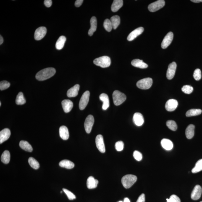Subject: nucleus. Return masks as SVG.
<instances>
[{"instance_id": "49", "label": "nucleus", "mask_w": 202, "mask_h": 202, "mask_svg": "<svg viewBox=\"0 0 202 202\" xmlns=\"http://www.w3.org/2000/svg\"><path fill=\"white\" fill-rule=\"evenodd\" d=\"M191 1L193 2L198 3L200 2H202V0H192Z\"/></svg>"}, {"instance_id": "11", "label": "nucleus", "mask_w": 202, "mask_h": 202, "mask_svg": "<svg viewBox=\"0 0 202 202\" xmlns=\"http://www.w3.org/2000/svg\"><path fill=\"white\" fill-rule=\"evenodd\" d=\"M47 32V30L46 27H39L36 30L34 38L35 39L39 40L43 39L46 36Z\"/></svg>"}, {"instance_id": "52", "label": "nucleus", "mask_w": 202, "mask_h": 202, "mask_svg": "<svg viewBox=\"0 0 202 202\" xmlns=\"http://www.w3.org/2000/svg\"><path fill=\"white\" fill-rule=\"evenodd\" d=\"M1 106V102H0V106Z\"/></svg>"}, {"instance_id": "10", "label": "nucleus", "mask_w": 202, "mask_h": 202, "mask_svg": "<svg viewBox=\"0 0 202 202\" xmlns=\"http://www.w3.org/2000/svg\"><path fill=\"white\" fill-rule=\"evenodd\" d=\"M176 67L177 64L175 62H173L169 64L168 66L167 74H166L168 80H171L173 78L175 75Z\"/></svg>"}, {"instance_id": "20", "label": "nucleus", "mask_w": 202, "mask_h": 202, "mask_svg": "<svg viewBox=\"0 0 202 202\" xmlns=\"http://www.w3.org/2000/svg\"><path fill=\"white\" fill-rule=\"evenodd\" d=\"M59 135L61 138L63 140H67L69 138L68 129L65 126H62L59 128Z\"/></svg>"}, {"instance_id": "13", "label": "nucleus", "mask_w": 202, "mask_h": 202, "mask_svg": "<svg viewBox=\"0 0 202 202\" xmlns=\"http://www.w3.org/2000/svg\"><path fill=\"white\" fill-rule=\"evenodd\" d=\"M178 103L176 100L171 99L168 100L166 102L165 108L166 110L169 111H172L176 109Z\"/></svg>"}, {"instance_id": "53", "label": "nucleus", "mask_w": 202, "mask_h": 202, "mask_svg": "<svg viewBox=\"0 0 202 202\" xmlns=\"http://www.w3.org/2000/svg\"><path fill=\"white\" fill-rule=\"evenodd\" d=\"M123 202L121 201H119V202Z\"/></svg>"}, {"instance_id": "14", "label": "nucleus", "mask_w": 202, "mask_h": 202, "mask_svg": "<svg viewBox=\"0 0 202 202\" xmlns=\"http://www.w3.org/2000/svg\"><path fill=\"white\" fill-rule=\"evenodd\" d=\"M143 31L144 28L143 27H140L135 29V30L132 31L131 33L127 37V40L129 41H132L139 35H141L143 33Z\"/></svg>"}, {"instance_id": "5", "label": "nucleus", "mask_w": 202, "mask_h": 202, "mask_svg": "<svg viewBox=\"0 0 202 202\" xmlns=\"http://www.w3.org/2000/svg\"><path fill=\"white\" fill-rule=\"evenodd\" d=\"M152 84V79L147 77L138 81L136 85L139 88L142 90H147L151 88Z\"/></svg>"}, {"instance_id": "21", "label": "nucleus", "mask_w": 202, "mask_h": 202, "mask_svg": "<svg viewBox=\"0 0 202 202\" xmlns=\"http://www.w3.org/2000/svg\"><path fill=\"white\" fill-rule=\"evenodd\" d=\"M100 99L103 102L102 109L104 110L107 109L109 106V100L107 94L105 93L101 94L100 96Z\"/></svg>"}, {"instance_id": "50", "label": "nucleus", "mask_w": 202, "mask_h": 202, "mask_svg": "<svg viewBox=\"0 0 202 202\" xmlns=\"http://www.w3.org/2000/svg\"><path fill=\"white\" fill-rule=\"evenodd\" d=\"M3 42H4V39H3V37L2 36H0V45L2 44Z\"/></svg>"}, {"instance_id": "38", "label": "nucleus", "mask_w": 202, "mask_h": 202, "mask_svg": "<svg viewBox=\"0 0 202 202\" xmlns=\"http://www.w3.org/2000/svg\"><path fill=\"white\" fill-rule=\"evenodd\" d=\"M103 26L106 31L110 32L113 28L112 24L110 20L107 19L104 21Z\"/></svg>"}, {"instance_id": "16", "label": "nucleus", "mask_w": 202, "mask_h": 202, "mask_svg": "<svg viewBox=\"0 0 202 202\" xmlns=\"http://www.w3.org/2000/svg\"><path fill=\"white\" fill-rule=\"evenodd\" d=\"M11 135V132L9 129L6 128L0 132V143L2 144L7 140Z\"/></svg>"}, {"instance_id": "32", "label": "nucleus", "mask_w": 202, "mask_h": 202, "mask_svg": "<svg viewBox=\"0 0 202 202\" xmlns=\"http://www.w3.org/2000/svg\"><path fill=\"white\" fill-rule=\"evenodd\" d=\"M112 24L113 28L116 29L120 23V18L119 16L115 15L111 18L110 20Z\"/></svg>"}, {"instance_id": "55", "label": "nucleus", "mask_w": 202, "mask_h": 202, "mask_svg": "<svg viewBox=\"0 0 202 202\" xmlns=\"http://www.w3.org/2000/svg\"><path fill=\"white\" fill-rule=\"evenodd\" d=\"M62 193V191H61V193Z\"/></svg>"}, {"instance_id": "9", "label": "nucleus", "mask_w": 202, "mask_h": 202, "mask_svg": "<svg viewBox=\"0 0 202 202\" xmlns=\"http://www.w3.org/2000/svg\"><path fill=\"white\" fill-rule=\"evenodd\" d=\"M173 39V34L172 32H169L164 37L161 43V47L163 49H166L172 43Z\"/></svg>"}, {"instance_id": "54", "label": "nucleus", "mask_w": 202, "mask_h": 202, "mask_svg": "<svg viewBox=\"0 0 202 202\" xmlns=\"http://www.w3.org/2000/svg\"><path fill=\"white\" fill-rule=\"evenodd\" d=\"M201 190H202V187H201Z\"/></svg>"}, {"instance_id": "18", "label": "nucleus", "mask_w": 202, "mask_h": 202, "mask_svg": "<svg viewBox=\"0 0 202 202\" xmlns=\"http://www.w3.org/2000/svg\"><path fill=\"white\" fill-rule=\"evenodd\" d=\"M62 107L65 113H69L72 110L74 104L69 100H64L61 102Z\"/></svg>"}, {"instance_id": "36", "label": "nucleus", "mask_w": 202, "mask_h": 202, "mask_svg": "<svg viewBox=\"0 0 202 202\" xmlns=\"http://www.w3.org/2000/svg\"><path fill=\"white\" fill-rule=\"evenodd\" d=\"M202 170V159L197 162L195 167L192 169V172L193 173H196Z\"/></svg>"}, {"instance_id": "51", "label": "nucleus", "mask_w": 202, "mask_h": 202, "mask_svg": "<svg viewBox=\"0 0 202 202\" xmlns=\"http://www.w3.org/2000/svg\"><path fill=\"white\" fill-rule=\"evenodd\" d=\"M123 202H130V200L128 198H124Z\"/></svg>"}, {"instance_id": "28", "label": "nucleus", "mask_w": 202, "mask_h": 202, "mask_svg": "<svg viewBox=\"0 0 202 202\" xmlns=\"http://www.w3.org/2000/svg\"><path fill=\"white\" fill-rule=\"evenodd\" d=\"M59 165L61 167L69 169H73L75 166V164L72 161L66 159L61 161Z\"/></svg>"}, {"instance_id": "46", "label": "nucleus", "mask_w": 202, "mask_h": 202, "mask_svg": "<svg viewBox=\"0 0 202 202\" xmlns=\"http://www.w3.org/2000/svg\"><path fill=\"white\" fill-rule=\"evenodd\" d=\"M145 198L144 194L142 193L139 197L136 202H145Z\"/></svg>"}, {"instance_id": "19", "label": "nucleus", "mask_w": 202, "mask_h": 202, "mask_svg": "<svg viewBox=\"0 0 202 202\" xmlns=\"http://www.w3.org/2000/svg\"><path fill=\"white\" fill-rule=\"evenodd\" d=\"M80 86L79 84H76L69 89L68 90L67 93V95L69 98H74L77 96L78 95V92L80 90Z\"/></svg>"}, {"instance_id": "34", "label": "nucleus", "mask_w": 202, "mask_h": 202, "mask_svg": "<svg viewBox=\"0 0 202 202\" xmlns=\"http://www.w3.org/2000/svg\"><path fill=\"white\" fill-rule=\"evenodd\" d=\"M26 103L23 94L22 92H20L17 95L16 99V103L17 105H23Z\"/></svg>"}, {"instance_id": "17", "label": "nucleus", "mask_w": 202, "mask_h": 202, "mask_svg": "<svg viewBox=\"0 0 202 202\" xmlns=\"http://www.w3.org/2000/svg\"><path fill=\"white\" fill-rule=\"evenodd\" d=\"M134 123L138 126H142L144 122L143 115L140 113L137 112L134 114L133 117Z\"/></svg>"}, {"instance_id": "42", "label": "nucleus", "mask_w": 202, "mask_h": 202, "mask_svg": "<svg viewBox=\"0 0 202 202\" xmlns=\"http://www.w3.org/2000/svg\"><path fill=\"white\" fill-rule=\"evenodd\" d=\"M63 191L67 195V196L69 200H72L75 199L76 198L75 195L72 192L69 191L68 190H67L65 188L63 189Z\"/></svg>"}, {"instance_id": "8", "label": "nucleus", "mask_w": 202, "mask_h": 202, "mask_svg": "<svg viewBox=\"0 0 202 202\" xmlns=\"http://www.w3.org/2000/svg\"><path fill=\"white\" fill-rule=\"evenodd\" d=\"M94 122V118L93 115H89L87 116L84 123L85 129L87 133L89 134L91 132Z\"/></svg>"}, {"instance_id": "12", "label": "nucleus", "mask_w": 202, "mask_h": 202, "mask_svg": "<svg viewBox=\"0 0 202 202\" xmlns=\"http://www.w3.org/2000/svg\"><path fill=\"white\" fill-rule=\"evenodd\" d=\"M96 143L97 148L101 153L105 152V148L102 135H97L96 139Z\"/></svg>"}, {"instance_id": "56", "label": "nucleus", "mask_w": 202, "mask_h": 202, "mask_svg": "<svg viewBox=\"0 0 202 202\" xmlns=\"http://www.w3.org/2000/svg\"><path fill=\"white\" fill-rule=\"evenodd\" d=\"M202 202V201H201V202Z\"/></svg>"}, {"instance_id": "41", "label": "nucleus", "mask_w": 202, "mask_h": 202, "mask_svg": "<svg viewBox=\"0 0 202 202\" xmlns=\"http://www.w3.org/2000/svg\"><path fill=\"white\" fill-rule=\"evenodd\" d=\"M193 77L196 80H199L201 78V72L199 69H195L193 74Z\"/></svg>"}, {"instance_id": "24", "label": "nucleus", "mask_w": 202, "mask_h": 202, "mask_svg": "<svg viewBox=\"0 0 202 202\" xmlns=\"http://www.w3.org/2000/svg\"><path fill=\"white\" fill-rule=\"evenodd\" d=\"M161 145L167 151L172 150L173 147V142L168 139H164L162 140Z\"/></svg>"}, {"instance_id": "33", "label": "nucleus", "mask_w": 202, "mask_h": 202, "mask_svg": "<svg viewBox=\"0 0 202 202\" xmlns=\"http://www.w3.org/2000/svg\"><path fill=\"white\" fill-rule=\"evenodd\" d=\"M202 111L200 109H191L187 111L186 114L187 117L196 116L200 115L201 114Z\"/></svg>"}, {"instance_id": "43", "label": "nucleus", "mask_w": 202, "mask_h": 202, "mask_svg": "<svg viewBox=\"0 0 202 202\" xmlns=\"http://www.w3.org/2000/svg\"><path fill=\"white\" fill-rule=\"evenodd\" d=\"M115 147L116 151H121L123 149L124 147V144L123 142L119 141L116 142L115 145Z\"/></svg>"}, {"instance_id": "35", "label": "nucleus", "mask_w": 202, "mask_h": 202, "mask_svg": "<svg viewBox=\"0 0 202 202\" xmlns=\"http://www.w3.org/2000/svg\"><path fill=\"white\" fill-rule=\"evenodd\" d=\"M28 162L31 167L34 169H37L39 168V163L33 158H29Z\"/></svg>"}, {"instance_id": "4", "label": "nucleus", "mask_w": 202, "mask_h": 202, "mask_svg": "<svg viewBox=\"0 0 202 202\" xmlns=\"http://www.w3.org/2000/svg\"><path fill=\"white\" fill-rule=\"evenodd\" d=\"M112 97L114 104L116 106L120 105L126 99L125 95L118 90H116L114 92Z\"/></svg>"}, {"instance_id": "45", "label": "nucleus", "mask_w": 202, "mask_h": 202, "mask_svg": "<svg viewBox=\"0 0 202 202\" xmlns=\"http://www.w3.org/2000/svg\"><path fill=\"white\" fill-rule=\"evenodd\" d=\"M133 156L135 159L139 161H141L142 158H143L142 153L140 152L137 151H134Z\"/></svg>"}, {"instance_id": "30", "label": "nucleus", "mask_w": 202, "mask_h": 202, "mask_svg": "<svg viewBox=\"0 0 202 202\" xmlns=\"http://www.w3.org/2000/svg\"><path fill=\"white\" fill-rule=\"evenodd\" d=\"M19 146L22 149L26 151L32 152L33 151V148L31 145L27 141L22 140L19 143Z\"/></svg>"}, {"instance_id": "27", "label": "nucleus", "mask_w": 202, "mask_h": 202, "mask_svg": "<svg viewBox=\"0 0 202 202\" xmlns=\"http://www.w3.org/2000/svg\"><path fill=\"white\" fill-rule=\"evenodd\" d=\"M195 126L190 124L187 126L185 134L187 139H190L193 138L194 135Z\"/></svg>"}, {"instance_id": "37", "label": "nucleus", "mask_w": 202, "mask_h": 202, "mask_svg": "<svg viewBox=\"0 0 202 202\" xmlns=\"http://www.w3.org/2000/svg\"><path fill=\"white\" fill-rule=\"evenodd\" d=\"M166 125L171 130L175 131L177 130V126L175 121L173 120L168 121L166 123Z\"/></svg>"}, {"instance_id": "22", "label": "nucleus", "mask_w": 202, "mask_h": 202, "mask_svg": "<svg viewBox=\"0 0 202 202\" xmlns=\"http://www.w3.org/2000/svg\"><path fill=\"white\" fill-rule=\"evenodd\" d=\"M91 27L88 31V34L90 36H92L94 32H96L97 28V20L96 17H93L90 21Z\"/></svg>"}, {"instance_id": "47", "label": "nucleus", "mask_w": 202, "mask_h": 202, "mask_svg": "<svg viewBox=\"0 0 202 202\" xmlns=\"http://www.w3.org/2000/svg\"><path fill=\"white\" fill-rule=\"evenodd\" d=\"M44 4L45 6L49 8L51 7L52 4V1L51 0H45L44 1Z\"/></svg>"}, {"instance_id": "2", "label": "nucleus", "mask_w": 202, "mask_h": 202, "mask_svg": "<svg viewBox=\"0 0 202 202\" xmlns=\"http://www.w3.org/2000/svg\"><path fill=\"white\" fill-rule=\"evenodd\" d=\"M137 177L132 174H128L123 177L121 182L123 187L126 189L131 187L137 181Z\"/></svg>"}, {"instance_id": "1", "label": "nucleus", "mask_w": 202, "mask_h": 202, "mask_svg": "<svg viewBox=\"0 0 202 202\" xmlns=\"http://www.w3.org/2000/svg\"><path fill=\"white\" fill-rule=\"evenodd\" d=\"M56 73V69L54 68H46L39 71L36 75V78L39 81L46 80L53 77Z\"/></svg>"}, {"instance_id": "31", "label": "nucleus", "mask_w": 202, "mask_h": 202, "mask_svg": "<svg viewBox=\"0 0 202 202\" xmlns=\"http://www.w3.org/2000/svg\"><path fill=\"white\" fill-rule=\"evenodd\" d=\"M10 153L9 151H5L2 155L1 160L4 164H9L10 160Z\"/></svg>"}, {"instance_id": "7", "label": "nucleus", "mask_w": 202, "mask_h": 202, "mask_svg": "<svg viewBox=\"0 0 202 202\" xmlns=\"http://www.w3.org/2000/svg\"><path fill=\"white\" fill-rule=\"evenodd\" d=\"M90 95V92L88 91L85 92L82 95L79 103V108L81 110L84 109L88 104L89 101Z\"/></svg>"}, {"instance_id": "26", "label": "nucleus", "mask_w": 202, "mask_h": 202, "mask_svg": "<svg viewBox=\"0 0 202 202\" xmlns=\"http://www.w3.org/2000/svg\"><path fill=\"white\" fill-rule=\"evenodd\" d=\"M123 5L122 0H114L111 6V10L113 12H116L122 7Z\"/></svg>"}, {"instance_id": "25", "label": "nucleus", "mask_w": 202, "mask_h": 202, "mask_svg": "<svg viewBox=\"0 0 202 202\" xmlns=\"http://www.w3.org/2000/svg\"><path fill=\"white\" fill-rule=\"evenodd\" d=\"M131 64L134 67L139 68L145 69L148 67V64L144 62L143 60L140 59L134 60L132 61Z\"/></svg>"}, {"instance_id": "48", "label": "nucleus", "mask_w": 202, "mask_h": 202, "mask_svg": "<svg viewBox=\"0 0 202 202\" xmlns=\"http://www.w3.org/2000/svg\"><path fill=\"white\" fill-rule=\"evenodd\" d=\"M83 0H77L75 2V6L76 7H79L83 2Z\"/></svg>"}, {"instance_id": "3", "label": "nucleus", "mask_w": 202, "mask_h": 202, "mask_svg": "<svg viewBox=\"0 0 202 202\" xmlns=\"http://www.w3.org/2000/svg\"><path fill=\"white\" fill-rule=\"evenodd\" d=\"M95 65L102 68L109 67L111 65V60L109 56H104L95 59L93 61Z\"/></svg>"}, {"instance_id": "23", "label": "nucleus", "mask_w": 202, "mask_h": 202, "mask_svg": "<svg viewBox=\"0 0 202 202\" xmlns=\"http://www.w3.org/2000/svg\"><path fill=\"white\" fill-rule=\"evenodd\" d=\"M98 181L95 179L93 176H90L87 179V187L88 189L96 188L98 186Z\"/></svg>"}, {"instance_id": "15", "label": "nucleus", "mask_w": 202, "mask_h": 202, "mask_svg": "<svg viewBox=\"0 0 202 202\" xmlns=\"http://www.w3.org/2000/svg\"><path fill=\"white\" fill-rule=\"evenodd\" d=\"M202 194L201 187L199 185L195 186L191 194L192 200H197L199 199Z\"/></svg>"}, {"instance_id": "39", "label": "nucleus", "mask_w": 202, "mask_h": 202, "mask_svg": "<svg viewBox=\"0 0 202 202\" xmlns=\"http://www.w3.org/2000/svg\"><path fill=\"white\" fill-rule=\"evenodd\" d=\"M193 87L189 85H184L182 88V91L187 94H190L193 92Z\"/></svg>"}, {"instance_id": "44", "label": "nucleus", "mask_w": 202, "mask_h": 202, "mask_svg": "<svg viewBox=\"0 0 202 202\" xmlns=\"http://www.w3.org/2000/svg\"><path fill=\"white\" fill-rule=\"evenodd\" d=\"M167 202H180V199L175 195H171L169 199H167Z\"/></svg>"}, {"instance_id": "29", "label": "nucleus", "mask_w": 202, "mask_h": 202, "mask_svg": "<svg viewBox=\"0 0 202 202\" xmlns=\"http://www.w3.org/2000/svg\"><path fill=\"white\" fill-rule=\"evenodd\" d=\"M66 39L64 36H61L59 37L56 41V47L58 50H61L62 49L65 44Z\"/></svg>"}, {"instance_id": "40", "label": "nucleus", "mask_w": 202, "mask_h": 202, "mask_svg": "<svg viewBox=\"0 0 202 202\" xmlns=\"http://www.w3.org/2000/svg\"><path fill=\"white\" fill-rule=\"evenodd\" d=\"M10 86L9 82L6 80H3L0 82V90L1 91L6 89Z\"/></svg>"}, {"instance_id": "6", "label": "nucleus", "mask_w": 202, "mask_h": 202, "mask_svg": "<svg viewBox=\"0 0 202 202\" xmlns=\"http://www.w3.org/2000/svg\"><path fill=\"white\" fill-rule=\"evenodd\" d=\"M165 2L163 0H158L152 3L148 6V9L150 12H154L164 7Z\"/></svg>"}]
</instances>
